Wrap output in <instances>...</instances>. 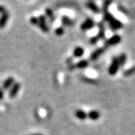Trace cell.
Masks as SVG:
<instances>
[{
  "label": "cell",
  "mask_w": 135,
  "mask_h": 135,
  "mask_svg": "<svg viewBox=\"0 0 135 135\" xmlns=\"http://www.w3.org/2000/svg\"><path fill=\"white\" fill-rule=\"evenodd\" d=\"M38 27L40 28V30L45 33H49V28H48L47 25H46V18L44 15H41L39 17H38Z\"/></svg>",
  "instance_id": "3957f363"
},
{
  "label": "cell",
  "mask_w": 135,
  "mask_h": 135,
  "mask_svg": "<svg viewBox=\"0 0 135 135\" xmlns=\"http://www.w3.org/2000/svg\"><path fill=\"white\" fill-rule=\"evenodd\" d=\"M94 25V21L92 18H88L87 20H85L81 25V30L82 31H86L92 28Z\"/></svg>",
  "instance_id": "8992f818"
},
{
  "label": "cell",
  "mask_w": 135,
  "mask_h": 135,
  "mask_svg": "<svg viewBox=\"0 0 135 135\" xmlns=\"http://www.w3.org/2000/svg\"><path fill=\"white\" fill-rule=\"evenodd\" d=\"M30 21V24L33 25H38V18L37 17H34V16L31 17Z\"/></svg>",
  "instance_id": "7402d4cb"
},
{
  "label": "cell",
  "mask_w": 135,
  "mask_h": 135,
  "mask_svg": "<svg viewBox=\"0 0 135 135\" xmlns=\"http://www.w3.org/2000/svg\"><path fill=\"white\" fill-rule=\"evenodd\" d=\"M55 33L57 36H62L64 33V28L63 27H58L55 30Z\"/></svg>",
  "instance_id": "ffe728a7"
},
{
  "label": "cell",
  "mask_w": 135,
  "mask_h": 135,
  "mask_svg": "<svg viewBox=\"0 0 135 135\" xmlns=\"http://www.w3.org/2000/svg\"><path fill=\"white\" fill-rule=\"evenodd\" d=\"M62 23L65 26H72L74 24L73 20H71V19L69 16H62Z\"/></svg>",
  "instance_id": "e0dca14e"
},
{
  "label": "cell",
  "mask_w": 135,
  "mask_h": 135,
  "mask_svg": "<svg viewBox=\"0 0 135 135\" xmlns=\"http://www.w3.org/2000/svg\"><path fill=\"white\" fill-rule=\"evenodd\" d=\"M98 41H99V38H98L97 37H96V36H94V37H93L90 38V42L91 44H96Z\"/></svg>",
  "instance_id": "603a6c76"
},
{
  "label": "cell",
  "mask_w": 135,
  "mask_h": 135,
  "mask_svg": "<svg viewBox=\"0 0 135 135\" xmlns=\"http://www.w3.org/2000/svg\"><path fill=\"white\" fill-rule=\"evenodd\" d=\"M135 73V66L134 67H132L131 69H129L128 70H126L124 73V75L125 76H130L132 74H133Z\"/></svg>",
  "instance_id": "44dd1931"
},
{
  "label": "cell",
  "mask_w": 135,
  "mask_h": 135,
  "mask_svg": "<svg viewBox=\"0 0 135 135\" xmlns=\"http://www.w3.org/2000/svg\"><path fill=\"white\" fill-rule=\"evenodd\" d=\"M75 115H76V117L81 120H85L86 118H88L87 117V113L85 112L84 111L81 110V109H78V110H76L75 112Z\"/></svg>",
  "instance_id": "5bb4252c"
},
{
  "label": "cell",
  "mask_w": 135,
  "mask_h": 135,
  "mask_svg": "<svg viewBox=\"0 0 135 135\" xmlns=\"http://www.w3.org/2000/svg\"><path fill=\"white\" fill-rule=\"evenodd\" d=\"M112 4L111 1H105L103 4V12L108 11V7Z\"/></svg>",
  "instance_id": "d6986e66"
},
{
  "label": "cell",
  "mask_w": 135,
  "mask_h": 135,
  "mask_svg": "<svg viewBox=\"0 0 135 135\" xmlns=\"http://www.w3.org/2000/svg\"><path fill=\"white\" fill-rule=\"evenodd\" d=\"M98 26H99V33L96 35V37L99 38V40L103 39L105 37V25L103 22H99Z\"/></svg>",
  "instance_id": "30bf717a"
},
{
  "label": "cell",
  "mask_w": 135,
  "mask_h": 135,
  "mask_svg": "<svg viewBox=\"0 0 135 135\" xmlns=\"http://www.w3.org/2000/svg\"><path fill=\"white\" fill-rule=\"evenodd\" d=\"M45 13H46V16H47L48 18H49V20L51 21V23L55 22V15H54V13H53V12H52V10H51V8H49V7L46 8V9H45Z\"/></svg>",
  "instance_id": "9a60e30c"
},
{
  "label": "cell",
  "mask_w": 135,
  "mask_h": 135,
  "mask_svg": "<svg viewBox=\"0 0 135 135\" xmlns=\"http://www.w3.org/2000/svg\"><path fill=\"white\" fill-rule=\"evenodd\" d=\"M104 52H105V50L103 47H100V48H98V49H96L90 55V60H92V61L97 60Z\"/></svg>",
  "instance_id": "52a82bcc"
},
{
  "label": "cell",
  "mask_w": 135,
  "mask_h": 135,
  "mask_svg": "<svg viewBox=\"0 0 135 135\" xmlns=\"http://www.w3.org/2000/svg\"><path fill=\"white\" fill-rule=\"evenodd\" d=\"M21 88V83L19 82H15L14 85L12 86V88L10 90V91H9V97H10L11 99H13L15 98L16 96L17 95V94L19 93V91H20V89Z\"/></svg>",
  "instance_id": "5b68a950"
},
{
  "label": "cell",
  "mask_w": 135,
  "mask_h": 135,
  "mask_svg": "<svg viewBox=\"0 0 135 135\" xmlns=\"http://www.w3.org/2000/svg\"><path fill=\"white\" fill-rule=\"evenodd\" d=\"M9 17H10V15H9L8 12H6L1 15V16H0V28H3L6 26L9 20Z\"/></svg>",
  "instance_id": "9c48e42d"
},
{
  "label": "cell",
  "mask_w": 135,
  "mask_h": 135,
  "mask_svg": "<svg viewBox=\"0 0 135 135\" xmlns=\"http://www.w3.org/2000/svg\"><path fill=\"white\" fill-rule=\"evenodd\" d=\"M7 12L6 8H5L3 6L0 5V13H1V14H3V13H4V12Z\"/></svg>",
  "instance_id": "cb8c5ba5"
},
{
  "label": "cell",
  "mask_w": 135,
  "mask_h": 135,
  "mask_svg": "<svg viewBox=\"0 0 135 135\" xmlns=\"http://www.w3.org/2000/svg\"><path fill=\"white\" fill-rule=\"evenodd\" d=\"M103 19L105 21H107L108 23L110 28L113 31L120 30V28L123 27L122 22L120 21L119 20H117V18H115L108 11L103 12Z\"/></svg>",
  "instance_id": "6da1fadb"
},
{
  "label": "cell",
  "mask_w": 135,
  "mask_h": 135,
  "mask_svg": "<svg viewBox=\"0 0 135 135\" xmlns=\"http://www.w3.org/2000/svg\"><path fill=\"white\" fill-rule=\"evenodd\" d=\"M84 48L81 47V46H78L76 47L74 49V51H73V55L74 57H76V58H80L83 55H84Z\"/></svg>",
  "instance_id": "2e32d148"
},
{
  "label": "cell",
  "mask_w": 135,
  "mask_h": 135,
  "mask_svg": "<svg viewBox=\"0 0 135 135\" xmlns=\"http://www.w3.org/2000/svg\"><path fill=\"white\" fill-rule=\"evenodd\" d=\"M89 65V62L88 60H80L79 62H78L76 64H74V66H73V69L76 68V69H85V68H87Z\"/></svg>",
  "instance_id": "7c38bea8"
},
{
  "label": "cell",
  "mask_w": 135,
  "mask_h": 135,
  "mask_svg": "<svg viewBox=\"0 0 135 135\" xmlns=\"http://www.w3.org/2000/svg\"><path fill=\"white\" fill-rule=\"evenodd\" d=\"M87 117H88L89 119H90L92 120H97L99 119L100 113L98 111L93 110V111H90L89 113H87Z\"/></svg>",
  "instance_id": "4fadbf2b"
},
{
  "label": "cell",
  "mask_w": 135,
  "mask_h": 135,
  "mask_svg": "<svg viewBox=\"0 0 135 135\" xmlns=\"http://www.w3.org/2000/svg\"><path fill=\"white\" fill-rule=\"evenodd\" d=\"M32 135H42V134H40V133H35V134H32Z\"/></svg>",
  "instance_id": "484cf974"
},
{
  "label": "cell",
  "mask_w": 135,
  "mask_h": 135,
  "mask_svg": "<svg viewBox=\"0 0 135 135\" xmlns=\"http://www.w3.org/2000/svg\"><path fill=\"white\" fill-rule=\"evenodd\" d=\"M118 59H119V63H120V67H122L125 63H126V60H127V56L124 53H122L120 54L119 56H118Z\"/></svg>",
  "instance_id": "ac0fdd59"
},
{
  "label": "cell",
  "mask_w": 135,
  "mask_h": 135,
  "mask_svg": "<svg viewBox=\"0 0 135 135\" xmlns=\"http://www.w3.org/2000/svg\"><path fill=\"white\" fill-rule=\"evenodd\" d=\"M121 42V37L120 35L115 34L112 37H111L109 39H108L105 42V46H115L117 45Z\"/></svg>",
  "instance_id": "277c9868"
},
{
  "label": "cell",
  "mask_w": 135,
  "mask_h": 135,
  "mask_svg": "<svg viewBox=\"0 0 135 135\" xmlns=\"http://www.w3.org/2000/svg\"><path fill=\"white\" fill-rule=\"evenodd\" d=\"M85 7H87L89 10H90L92 12L95 13V14H98L100 12V9L99 7H98V5L96 4L94 2H91V1H89V2H86L85 3Z\"/></svg>",
  "instance_id": "ba28073f"
},
{
  "label": "cell",
  "mask_w": 135,
  "mask_h": 135,
  "mask_svg": "<svg viewBox=\"0 0 135 135\" xmlns=\"http://www.w3.org/2000/svg\"><path fill=\"white\" fill-rule=\"evenodd\" d=\"M15 79L14 78H12V76H10V78H8L5 80V81L3 82V87L4 90H7L9 88H11L12 86L14 85L15 83Z\"/></svg>",
  "instance_id": "8fae6325"
},
{
  "label": "cell",
  "mask_w": 135,
  "mask_h": 135,
  "mask_svg": "<svg viewBox=\"0 0 135 135\" xmlns=\"http://www.w3.org/2000/svg\"><path fill=\"white\" fill-rule=\"evenodd\" d=\"M120 65L119 63V59L118 57H114L112 59V61L111 63V65L109 66L108 69V73L111 76H114L117 73L118 70L120 69Z\"/></svg>",
  "instance_id": "7a4b0ae2"
},
{
  "label": "cell",
  "mask_w": 135,
  "mask_h": 135,
  "mask_svg": "<svg viewBox=\"0 0 135 135\" xmlns=\"http://www.w3.org/2000/svg\"><path fill=\"white\" fill-rule=\"evenodd\" d=\"M3 97H4L3 91L2 89H0V100H3Z\"/></svg>",
  "instance_id": "d4e9b609"
}]
</instances>
